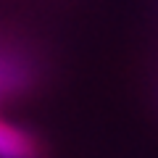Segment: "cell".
<instances>
[{
  "label": "cell",
  "mask_w": 158,
  "mask_h": 158,
  "mask_svg": "<svg viewBox=\"0 0 158 158\" xmlns=\"http://www.w3.org/2000/svg\"><path fill=\"white\" fill-rule=\"evenodd\" d=\"M37 145L29 135L0 121V158H37Z\"/></svg>",
  "instance_id": "cell-1"
},
{
  "label": "cell",
  "mask_w": 158,
  "mask_h": 158,
  "mask_svg": "<svg viewBox=\"0 0 158 158\" xmlns=\"http://www.w3.org/2000/svg\"><path fill=\"white\" fill-rule=\"evenodd\" d=\"M13 69H8V61H3L0 58V92L8 90V87H13Z\"/></svg>",
  "instance_id": "cell-2"
}]
</instances>
